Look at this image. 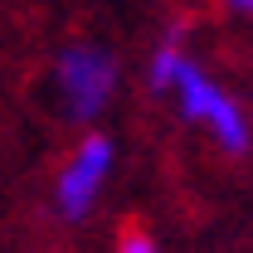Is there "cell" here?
Returning <instances> with one entry per match:
<instances>
[{"instance_id":"cell-1","label":"cell","mask_w":253,"mask_h":253,"mask_svg":"<svg viewBox=\"0 0 253 253\" xmlns=\"http://www.w3.org/2000/svg\"><path fill=\"white\" fill-rule=\"evenodd\" d=\"M49 83H54V102H59V112L68 122L93 126L117 97L122 63L102 39H68V44L54 49Z\"/></svg>"},{"instance_id":"cell-2","label":"cell","mask_w":253,"mask_h":253,"mask_svg":"<svg viewBox=\"0 0 253 253\" xmlns=\"http://www.w3.org/2000/svg\"><path fill=\"white\" fill-rule=\"evenodd\" d=\"M170 102L180 112V122H195L210 131V141L219 146L224 156H244L253 146V126H249V112L239 107V97L229 93L224 83H214L195 59L180 63L175 83H170Z\"/></svg>"},{"instance_id":"cell-3","label":"cell","mask_w":253,"mask_h":253,"mask_svg":"<svg viewBox=\"0 0 253 253\" xmlns=\"http://www.w3.org/2000/svg\"><path fill=\"white\" fill-rule=\"evenodd\" d=\"M112 166H117V141L107 131H83L54 175V214L63 224H83L112 180Z\"/></svg>"},{"instance_id":"cell-4","label":"cell","mask_w":253,"mask_h":253,"mask_svg":"<svg viewBox=\"0 0 253 253\" xmlns=\"http://www.w3.org/2000/svg\"><path fill=\"white\" fill-rule=\"evenodd\" d=\"M185 39H190V25H170V30H166V34L156 39L151 59H146V88H151L156 97H166V93H170V83H175L180 63L190 59Z\"/></svg>"},{"instance_id":"cell-5","label":"cell","mask_w":253,"mask_h":253,"mask_svg":"<svg viewBox=\"0 0 253 253\" xmlns=\"http://www.w3.org/2000/svg\"><path fill=\"white\" fill-rule=\"evenodd\" d=\"M112 253H161V249H156V239H151L146 229L131 224V229H122V239H117V249H112Z\"/></svg>"},{"instance_id":"cell-6","label":"cell","mask_w":253,"mask_h":253,"mask_svg":"<svg viewBox=\"0 0 253 253\" xmlns=\"http://www.w3.org/2000/svg\"><path fill=\"white\" fill-rule=\"evenodd\" d=\"M229 10H234V15H249V20H253V0H234Z\"/></svg>"}]
</instances>
